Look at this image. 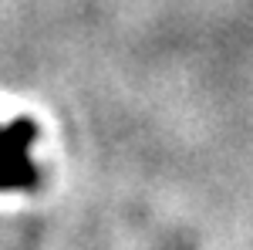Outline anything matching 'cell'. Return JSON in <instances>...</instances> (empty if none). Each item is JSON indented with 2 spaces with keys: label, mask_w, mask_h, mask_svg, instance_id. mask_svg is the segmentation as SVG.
Returning a JSON list of instances; mask_svg holds the SVG:
<instances>
[{
  "label": "cell",
  "mask_w": 253,
  "mask_h": 250,
  "mask_svg": "<svg viewBox=\"0 0 253 250\" xmlns=\"http://www.w3.org/2000/svg\"><path fill=\"white\" fill-rule=\"evenodd\" d=\"M38 139V125L31 118H17L0 125V190H34L41 169L31 162V142Z\"/></svg>",
  "instance_id": "cell-1"
}]
</instances>
